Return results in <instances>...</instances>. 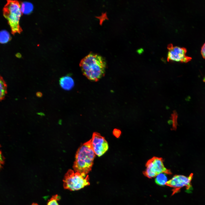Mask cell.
<instances>
[{"label":"cell","instance_id":"9","mask_svg":"<svg viewBox=\"0 0 205 205\" xmlns=\"http://www.w3.org/2000/svg\"><path fill=\"white\" fill-rule=\"evenodd\" d=\"M59 84L62 89L67 91L71 89L74 85L73 80L68 75L60 78L59 80Z\"/></svg>","mask_w":205,"mask_h":205},{"label":"cell","instance_id":"7","mask_svg":"<svg viewBox=\"0 0 205 205\" xmlns=\"http://www.w3.org/2000/svg\"><path fill=\"white\" fill-rule=\"evenodd\" d=\"M91 140L93 149L95 155L98 157L102 155L108 150L109 147L107 142L99 133H93Z\"/></svg>","mask_w":205,"mask_h":205},{"label":"cell","instance_id":"17","mask_svg":"<svg viewBox=\"0 0 205 205\" xmlns=\"http://www.w3.org/2000/svg\"><path fill=\"white\" fill-rule=\"evenodd\" d=\"M36 95V96L38 97H41L42 96V94L40 92H37Z\"/></svg>","mask_w":205,"mask_h":205},{"label":"cell","instance_id":"15","mask_svg":"<svg viewBox=\"0 0 205 205\" xmlns=\"http://www.w3.org/2000/svg\"><path fill=\"white\" fill-rule=\"evenodd\" d=\"M5 163V158L2 154L1 151L0 150V169H1Z\"/></svg>","mask_w":205,"mask_h":205},{"label":"cell","instance_id":"10","mask_svg":"<svg viewBox=\"0 0 205 205\" xmlns=\"http://www.w3.org/2000/svg\"><path fill=\"white\" fill-rule=\"evenodd\" d=\"M20 7L22 13L25 14L30 13L33 9V6L32 4L29 2H25L20 5Z\"/></svg>","mask_w":205,"mask_h":205},{"label":"cell","instance_id":"13","mask_svg":"<svg viewBox=\"0 0 205 205\" xmlns=\"http://www.w3.org/2000/svg\"><path fill=\"white\" fill-rule=\"evenodd\" d=\"M11 39L9 33L5 30L0 31V43L4 44L7 42Z\"/></svg>","mask_w":205,"mask_h":205},{"label":"cell","instance_id":"18","mask_svg":"<svg viewBox=\"0 0 205 205\" xmlns=\"http://www.w3.org/2000/svg\"><path fill=\"white\" fill-rule=\"evenodd\" d=\"M31 205H38L37 203H33Z\"/></svg>","mask_w":205,"mask_h":205},{"label":"cell","instance_id":"8","mask_svg":"<svg viewBox=\"0 0 205 205\" xmlns=\"http://www.w3.org/2000/svg\"><path fill=\"white\" fill-rule=\"evenodd\" d=\"M169 48L167 58L169 61L185 63L192 59L186 55L187 50L184 48L171 46Z\"/></svg>","mask_w":205,"mask_h":205},{"label":"cell","instance_id":"16","mask_svg":"<svg viewBox=\"0 0 205 205\" xmlns=\"http://www.w3.org/2000/svg\"><path fill=\"white\" fill-rule=\"evenodd\" d=\"M201 53L202 57L205 59V43H204L201 47Z\"/></svg>","mask_w":205,"mask_h":205},{"label":"cell","instance_id":"11","mask_svg":"<svg viewBox=\"0 0 205 205\" xmlns=\"http://www.w3.org/2000/svg\"><path fill=\"white\" fill-rule=\"evenodd\" d=\"M7 93V84L3 78L0 75V101L4 98Z\"/></svg>","mask_w":205,"mask_h":205},{"label":"cell","instance_id":"6","mask_svg":"<svg viewBox=\"0 0 205 205\" xmlns=\"http://www.w3.org/2000/svg\"><path fill=\"white\" fill-rule=\"evenodd\" d=\"M193 177L192 173L188 177L181 175H175L167 181L165 185L173 188L172 195L178 192L182 188L184 187H186L187 190H191V182Z\"/></svg>","mask_w":205,"mask_h":205},{"label":"cell","instance_id":"2","mask_svg":"<svg viewBox=\"0 0 205 205\" xmlns=\"http://www.w3.org/2000/svg\"><path fill=\"white\" fill-rule=\"evenodd\" d=\"M95 156L91 139L81 145L76 152L73 166L75 172L87 175L91 170Z\"/></svg>","mask_w":205,"mask_h":205},{"label":"cell","instance_id":"5","mask_svg":"<svg viewBox=\"0 0 205 205\" xmlns=\"http://www.w3.org/2000/svg\"><path fill=\"white\" fill-rule=\"evenodd\" d=\"M146 169L144 171V175L147 177L151 178L156 177L158 174L164 173L171 175V171L165 168L164 165L163 159L157 157H154L147 162Z\"/></svg>","mask_w":205,"mask_h":205},{"label":"cell","instance_id":"14","mask_svg":"<svg viewBox=\"0 0 205 205\" xmlns=\"http://www.w3.org/2000/svg\"><path fill=\"white\" fill-rule=\"evenodd\" d=\"M60 198V196L58 194L53 196L48 200L47 205H59L58 201L59 200Z\"/></svg>","mask_w":205,"mask_h":205},{"label":"cell","instance_id":"3","mask_svg":"<svg viewBox=\"0 0 205 205\" xmlns=\"http://www.w3.org/2000/svg\"><path fill=\"white\" fill-rule=\"evenodd\" d=\"M3 13L8 21L12 33L21 32L19 20L22 12L19 3L16 1H7L3 8Z\"/></svg>","mask_w":205,"mask_h":205},{"label":"cell","instance_id":"4","mask_svg":"<svg viewBox=\"0 0 205 205\" xmlns=\"http://www.w3.org/2000/svg\"><path fill=\"white\" fill-rule=\"evenodd\" d=\"M63 181L64 188L70 191L78 190L90 184L88 175L75 172L70 169L65 174Z\"/></svg>","mask_w":205,"mask_h":205},{"label":"cell","instance_id":"1","mask_svg":"<svg viewBox=\"0 0 205 205\" xmlns=\"http://www.w3.org/2000/svg\"><path fill=\"white\" fill-rule=\"evenodd\" d=\"M80 66L83 74L87 78L96 81L104 75L106 63L101 56L90 53L82 59Z\"/></svg>","mask_w":205,"mask_h":205},{"label":"cell","instance_id":"12","mask_svg":"<svg viewBox=\"0 0 205 205\" xmlns=\"http://www.w3.org/2000/svg\"><path fill=\"white\" fill-rule=\"evenodd\" d=\"M166 174L164 173H161L156 177L155 182L157 184L160 186L165 185L167 180Z\"/></svg>","mask_w":205,"mask_h":205}]
</instances>
